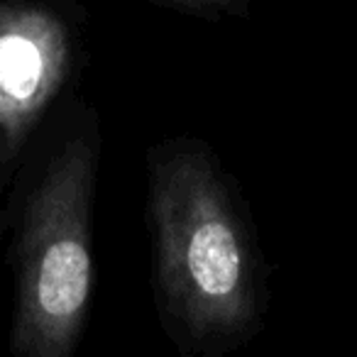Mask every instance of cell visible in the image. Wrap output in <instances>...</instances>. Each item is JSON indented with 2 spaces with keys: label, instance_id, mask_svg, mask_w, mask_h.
Listing matches in <instances>:
<instances>
[{
  "label": "cell",
  "instance_id": "obj_3",
  "mask_svg": "<svg viewBox=\"0 0 357 357\" xmlns=\"http://www.w3.org/2000/svg\"><path fill=\"white\" fill-rule=\"evenodd\" d=\"M71 64L66 25L47 8L0 3V135L20 144Z\"/></svg>",
  "mask_w": 357,
  "mask_h": 357
},
{
  "label": "cell",
  "instance_id": "obj_2",
  "mask_svg": "<svg viewBox=\"0 0 357 357\" xmlns=\"http://www.w3.org/2000/svg\"><path fill=\"white\" fill-rule=\"evenodd\" d=\"M93 167L89 142L71 139L30 199L17 255V355L66 357L79 342L93 287Z\"/></svg>",
  "mask_w": 357,
  "mask_h": 357
},
{
  "label": "cell",
  "instance_id": "obj_5",
  "mask_svg": "<svg viewBox=\"0 0 357 357\" xmlns=\"http://www.w3.org/2000/svg\"><path fill=\"white\" fill-rule=\"evenodd\" d=\"M0 147H3V135H0Z\"/></svg>",
  "mask_w": 357,
  "mask_h": 357
},
{
  "label": "cell",
  "instance_id": "obj_1",
  "mask_svg": "<svg viewBox=\"0 0 357 357\" xmlns=\"http://www.w3.org/2000/svg\"><path fill=\"white\" fill-rule=\"evenodd\" d=\"M157 282L172 316L201 345L240 337L257 316L252 248L223 181L199 152L152 167Z\"/></svg>",
  "mask_w": 357,
  "mask_h": 357
},
{
  "label": "cell",
  "instance_id": "obj_4",
  "mask_svg": "<svg viewBox=\"0 0 357 357\" xmlns=\"http://www.w3.org/2000/svg\"><path fill=\"white\" fill-rule=\"evenodd\" d=\"M169 3H178V6H189V8H220V6H230L233 0H169Z\"/></svg>",
  "mask_w": 357,
  "mask_h": 357
}]
</instances>
